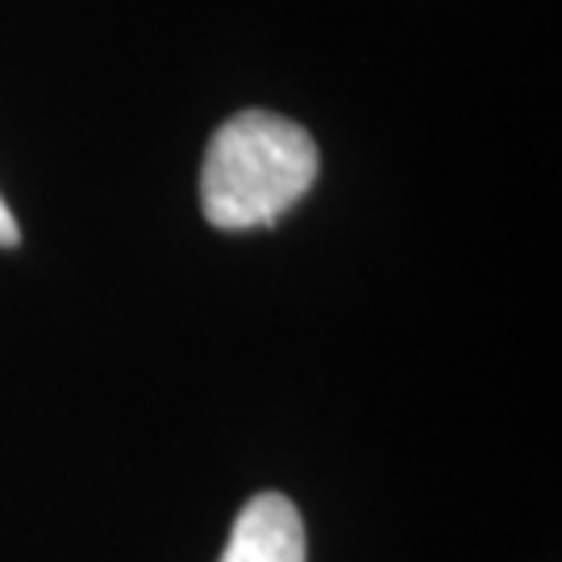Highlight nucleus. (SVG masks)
Here are the masks:
<instances>
[{"label": "nucleus", "instance_id": "f257e3e1", "mask_svg": "<svg viewBox=\"0 0 562 562\" xmlns=\"http://www.w3.org/2000/svg\"><path fill=\"white\" fill-rule=\"evenodd\" d=\"M317 142L308 130L262 109H246L204 150L201 209L217 229L276 225L317 183Z\"/></svg>", "mask_w": 562, "mask_h": 562}, {"label": "nucleus", "instance_id": "f03ea898", "mask_svg": "<svg viewBox=\"0 0 562 562\" xmlns=\"http://www.w3.org/2000/svg\"><path fill=\"white\" fill-rule=\"evenodd\" d=\"M222 562H304V521L280 492L241 504Z\"/></svg>", "mask_w": 562, "mask_h": 562}, {"label": "nucleus", "instance_id": "7ed1b4c3", "mask_svg": "<svg viewBox=\"0 0 562 562\" xmlns=\"http://www.w3.org/2000/svg\"><path fill=\"white\" fill-rule=\"evenodd\" d=\"M18 241H21V229H18V222H13V209L0 196V246H18Z\"/></svg>", "mask_w": 562, "mask_h": 562}]
</instances>
